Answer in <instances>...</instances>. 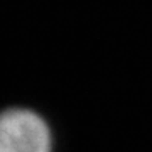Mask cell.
I'll return each instance as SVG.
<instances>
[{
    "label": "cell",
    "instance_id": "1",
    "mask_svg": "<svg viewBox=\"0 0 152 152\" xmlns=\"http://www.w3.org/2000/svg\"><path fill=\"white\" fill-rule=\"evenodd\" d=\"M0 152H53L49 125L41 115L27 108L2 112Z\"/></svg>",
    "mask_w": 152,
    "mask_h": 152
}]
</instances>
